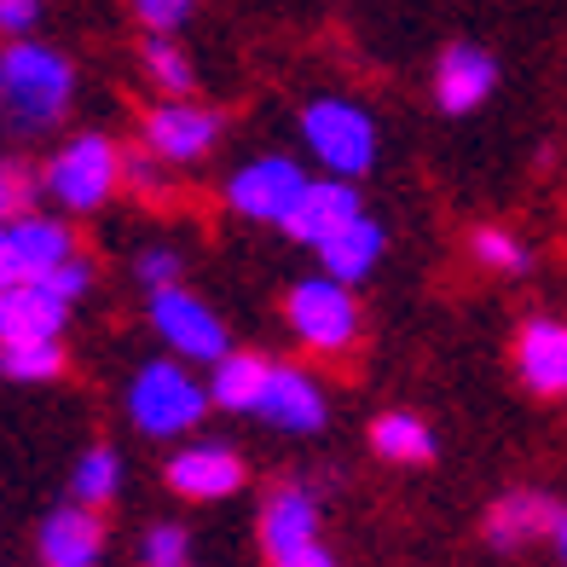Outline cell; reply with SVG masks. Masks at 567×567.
Instances as JSON below:
<instances>
[{
	"label": "cell",
	"instance_id": "6da1fadb",
	"mask_svg": "<svg viewBox=\"0 0 567 567\" xmlns=\"http://www.w3.org/2000/svg\"><path fill=\"white\" fill-rule=\"evenodd\" d=\"M75 93V70L64 53L35 41H12L0 53V116H7L18 134H41L70 111Z\"/></svg>",
	"mask_w": 567,
	"mask_h": 567
},
{
	"label": "cell",
	"instance_id": "7a4b0ae2",
	"mask_svg": "<svg viewBox=\"0 0 567 567\" xmlns=\"http://www.w3.org/2000/svg\"><path fill=\"white\" fill-rule=\"evenodd\" d=\"M203 411H209V394L179 359H151L134 377V389H127V417L151 441H174V434L197 429Z\"/></svg>",
	"mask_w": 567,
	"mask_h": 567
},
{
	"label": "cell",
	"instance_id": "3957f363",
	"mask_svg": "<svg viewBox=\"0 0 567 567\" xmlns=\"http://www.w3.org/2000/svg\"><path fill=\"white\" fill-rule=\"evenodd\" d=\"M301 140L337 179H359L377 168V122L353 99H313L301 116Z\"/></svg>",
	"mask_w": 567,
	"mask_h": 567
},
{
	"label": "cell",
	"instance_id": "277c9868",
	"mask_svg": "<svg viewBox=\"0 0 567 567\" xmlns=\"http://www.w3.org/2000/svg\"><path fill=\"white\" fill-rule=\"evenodd\" d=\"M116 179H122V151L105 134H82V140H70L59 157L47 163L41 186H47V197H53L59 209L93 215V209H105V197L116 192Z\"/></svg>",
	"mask_w": 567,
	"mask_h": 567
},
{
	"label": "cell",
	"instance_id": "5b68a950",
	"mask_svg": "<svg viewBox=\"0 0 567 567\" xmlns=\"http://www.w3.org/2000/svg\"><path fill=\"white\" fill-rule=\"evenodd\" d=\"M284 313H290V330L296 342H307L313 353H348L353 337H359V307H353V290L337 278H301L290 301H284Z\"/></svg>",
	"mask_w": 567,
	"mask_h": 567
},
{
	"label": "cell",
	"instance_id": "8992f818",
	"mask_svg": "<svg viewBox=\"0 0 567 567\" xmlns=\"http://www.w3.org/2000/svg\"><path fill=\"white\" fill-rule=\"evenodd\" d=\"M151 324H157V337L174 348L179 365H215L226 353V324L215 319V307H203L192 290H151Z\"/></svg>",
	"mask_w": 567,
	"mask_h": 567
},
{
	"label": "cell",
	"instance_id": "52a82bcc",
	"mask_svg": "<svg viewBox=\"0 0 567 567\" xmlns=\"http://www.w3.org/2000/svg\"><path fill=\"white\" fill-rule=\"evenodd\" d=\"M301 186H307L301 163H290V157H255L249 168H238L226 179V203L244 220L284 226V215H290V203L301 197Z\"/></svg>",
	"mask_w": 567,
	"mask_h": 567
},
{
	"label": "cell",
	"instance_id": "ba28073f",
	"mask_svg": "<svg viewBox=\"0 0 567 567\" xmlns=\"http://www.w3.org/2000/svg\"><path fill=\"white\" fill-rule=\"evenodd\" d=\"M365 215V203H359V192H353V179H307L301 186V197L290 203V215H284V231H290L296 244H307V249H319V244H330L337 231L348 226V220H359Z\"/></svg>",
	"mask_w": 567,
	"mask_h": 567
},
{
	"label": "cell",
	"instance_id": "9c48e42d",
	"mask_svg": "<svg viewBox=\"0 0 567 567\" xmlns=\"http://www.w3.org/2000/svg\"><path fill=\"white\" fill-rule=\"evenodd\" d=\"M220 140V116L203 111V105H186V99H168L145 116V145L157 163H203Z\"/></svg>",
	"mask_w": 567,
	"mask_h": 567
},
{
	"label": "cell",
	"instance_id": "30bf717a",
	"mask_svg": "<svg viewBox=\"0 0 567 567\" xmlns=\"http://www.w3.org/2000/svg\"><path fill=\"white\" fill-rule=\"evenodd\" d=\"M255 411H261L272 429H284V434H313V429H324L330 405H324V389L301 365H267V382H261Z\"/></svg>",
	"mask_w": 567,
	"mask_h": 567
},
{
	"label": "cell",
	"instance_id": "8fae6325",
	"mask_svg": "<svg viewBox=\"0 0 567 567\" xmlns=\"http://www.w3.org/2000/svg\"><path fill=\"white\" fill-rule=\"evenodd\" d=\"M486 538H493V550H522L533 538H567V522H561V504L545 498V493H504L493 509H486Z\"/></svg>",
	"mask_w": 567,
	"mask_h": 567
},
{
	"label": "cell",
	"instance_id": "7c38bea8",
	"mask_svg": "<svg viewBox=\"0 0 567 567\" xmlns=\"http://www.w3.org/2000/svg\"><path fill=\"white\" fill-rule=\"evenodd\" d=\"M168 486L179 498H197V504H215V498H231L244 486V457L231 446H179L168 457Z\"/></svg>",
	"mask_w": 567,
	"mask_h": 567
},
{
	"label": "cell",
	"instance_id": "4fadbf2b",
	"mask_svg": "<svg viewBox=\"0 0 567 567\" xmlns=\"http://www.w3.org/2000/svg\"><path fill=\"white\" fill-rule=\"evenodd\" d=\"M70 307L59 296H47L35 278H18L0 290V342H53L64 330Z\"/></svg>",
	"mask_w": 567,
	"mask_h": 567
},
{
	"label": "cell",
	"instance_id": "5bb4252c",
	"mask_svg": "<svg viewBox=\"0 0 567 567\" xmlns=\"http://www.w3.org/2000/svg\"><path fill=\"white\" fill-rule=\"evenodd\" d=\"M515 371L533 394L556 400L567 389V330L556 319H527L515 337Z\"/></svg>",
	"mask_w": 567,
	"mask_h": 567
},
{
	"label": "cell",
	"instance_id": "9a60e30c",
	"mask_svg": "<svg viewBox=\"0 0 567 567\" xmlns=\"http://www.w3.org/2000/svg\"><path fill=\"white\" fill-rule=\"evenodd\" d=\"M99 550H105V527L93 509L70 504L41 522V567H99Z\"/></svg>",
	"mask_w": 567,
	"mask_h": 567
},
{
	"label": "cell",
	"instance_id": "2e32d148",
	"mask_svg": "<svg viewBox=\"0 0 567 567\" xmlns=\"http://www.w3.org/2000/svg\"><path fill=\"white\" fill-rule=\"evenodd\" d=\"M493 87H498V64L486 59L481 47H452L441 59V70H434V99H441V111H452V116L486 105Z\"/></svg>",
	"mask_w": 567,
	"mask_h": 567
},
{
	"label": "cell",
	"instance_id": "e0dca14e",
	"mask_svg": "<svg viewBox=\"0 0 567 567\" xmlns=\"http://www.w3.org/2000/svg\"><path fill=\"white\" fill-rule=\"evenodd\" d=\"M7 244H12L18 278H41L47 267H59V261H70V255H75L70 226L53 220V215H12L7 220Z\"/></svg>",
	"mask_w": 567,
	"mask_h": 567
},
{
	"label": "cell",
	"instance_id": "ac0fdd59",
	"mask_svg": "<svg viewBox=\"0 0 567 567\" xmlns=\"http://www.w3.org/2000/svg\"><path fill=\"white\" fill-rule=\"evenodd\" d=\"M319 538V504L313 493H301V486H278V493L261 504V550L267 561L296 550V545H313Z\"/></svg>",
	"mask_w": 567,
	"mask_h": 567
},
{
	"label": "cell",
	"instance_id": "d6986e66",
	"mask_svg": "<svg viewBox=\"0 0 567 567\" xmlns=\"http://www.w3.org/2000/svg\"><path fill=\"white\" fill-rule=\"evenodd\" d=\"M382 244H389V231H382L371 215H359L348 220L330 244H319V261H324V278H337V284H359L377 261H382Z\"/></svg>",
	"mask_w": 567,
	"mask_h": 567
},
{
	"label": "cell",
	"instance_id": "ffe728a7",
	"mask_svg": "<svg viewBox=\"0 0 567 567\" xmlns=\"http://www.w3.org/2000/svg\"><path fill=\"white\" fill-rule=\"evenodd\" d=\"M261 382H267V359L261 353H231L226 348L215 359V377L203 382V394H209V405H226V411H255Z\"/></svg>",
	"mask_w": 567,
	"mask_h": 567
},
{
	"label": "cell",
	"instance_id": "44dd1931",
	"mask_svg": "<svg viewBox=\"0 0 567 567\" xmlns=\"http://www.w3.org/2000/svg\"><path fill=\"white\" fill-rule=\"evenodd\" d=\"M371 446H377V457H389V463H429L434 457V434H429L423 417H411V411H389V417H377Z\"/></svg>",
	"mask_w": 567,
	"mask_h": 567
},
{
	"label": "cell",
	"instance_id": "7402d4cb",
	"mask_svg": "<svg viewBox=\"0 0 567 567\" xmlns=\"http://www.w3.org/2000/svg\"><path fill=\"white\" fill-rule=\"evenodd\" d=\"M116 493H122V457L111 446L82 452V463H75V504L99 509V504H111Z\"/></svg>",
	"mask_w": 567,
	"mask_h": 567
},
{
	"label": "cell",
	"instance_id": "603a6c76",
	"mask_svg": "<svg viewBox=\"0 0 567 567\" xmlns=\"http://www.w3.org/2000/svg\"><path fill=\"white\" fill-rule=\"evenodd\" d=\"M0 371L12 382H53L64 371V348L53 342H0Z\"/></svg>",
	"mask_w": 567,
	"mask_h": 567
},
{
	"label": "cell",
	"instance_id": "cb8c5ba5",
	"mask_svg": "<svg viewBox=\"0 0 567 567\" xmlns=\"http://www.w3.org/2000/svg\"><path fill=\"white\" fill-rule=\"evenodd\" d=\"M145 70H151V82H157L168 99H186L192 82H197V75H192V59L179 53L168 35H151V41H145Z\"/></svg>",
	"mask_w": 567,
	"mask_h": 567
},
{
	"label": "cell",
	"instance_id": "d4e9b609",
	"mask_svg": "<svg viewBox=\"0 0 567 567\" xmlns=\"http://www.w3.org/2000/svg\"><path fill=\"white\" fill-rule=\"evenodd\" d=\"M475 261L493 272H527V244L504 226H481L475 231Z\"/></svg>",
	"mask_w": 567,
	"mask_h": 567
},
{
	"label": "cell",
	"instance_id": "484cf974",
	"mask_svg": "<svg viewBox=\"0 0 567 567\" xmlns=\"http://www.w3.org/2000/svg\"><path fill=\"white\" fill-rule=\"evenodd\" d=\"M186 550H192V538H186V527H174V522H157V527L140 538L145 567H179V561H186Z\"/></svg>",
	"mask_w": 567,
	"mask_h": 567
},
{
	"label": "cell",
	"instance_id": "4316f807",
	"mask_svg": "<svg viewBox=\"0 0 567 567\" xmlns=\"http://www.w3.org/2000/svg\"><path fill=\"white\" fill-rule=\"evenodd\" d=\"M35 284H41L47 296H59V301L70 307V301H75V296H82L87 284H93V267L82 261V255H70V261H59V267H47V272H41Z\"/></svg>",
	"mask_w": 567,
	"mask_h": 567
},
{
	"label": "cell",
	"instance_id": "83f0119b",
	"mask_svg": "<svg viewBox=\"0 0 567 567\" xmlns=\"http://www.w3.org/2000/svg\"><path fill=\"white\" fill-rule=\"evenodd\" d=\"M134 278L145 284V290H168V284H179V255L174 249H145L140 261H134Z\"/></svg>",
	"mask_w": 567,
	"mask_h": 567
},
{
	"label": "cell",
	"instance_id": "f1b7e54d",
	"mask_svg": "<svg viewBox=\"0 0 567 567\" xmlns=\"http://www.w3.org/2000/svg\"><path fill=\"white\" fill-rule=\"evenodd\" d=\"M134 12H140V23H145L151 35H168V30H179V23H186L192 0H134Z\"/></svg>",
	"mask_w": 567,
	"mask_h": 567
},
{
	"label": "cell",
	"instance_id": "f546056e",
	"mask_svg": "<svg viewBox=\"0 0 567 567\" xmlns=\"http://www.w3.org/2000/svg\"><path fill=\"white\" fill-rule=\"evenodd\" d=\"M41 23V0H0V35L23 41Z\"/></svg>",
	"mask_w": 567,
	"mask_h": 567
},
{
	"label": "cell",
	"instance_id": "4dcf8cb0",
	"mask_svg": "<svg viewBox=\"0 0 567 567\" xmlns=\"http://www.w3.org/2000/svg\"><path fill=\"white\" fill-rule=\"evenodd\" d=\"M272 567H337V556H330L319 538L313 545H296V550H284V556H272Z\"/></svg>",
	"mask_w": 567,
	"mask_h": 567
},
{
	"label": "cell",
	"instance_id": "1f68e13d",
	"mask_svg": "<svg viewBox=\"0 0 567 567\" xmlns=\"http://www.w3.org/2000/svg\"><path fill=\"white\" fill-rule=\"evenodd\" d=\"M12 215H23V174L0 168V226H7Z\"/></svg>",
	"mask_w": 567,
	"mask_h": 567
},
{
	"label": "cell",
	"instance_id": "d6a6232c",
	"mask_svg": "<svg viewBox=\"0 0 567 567\" xmlns=\"http://www.w3.org/2000/svg\"><path fill=\"white\" fill-rule=\"evenodd\" d=\"M122 174L134 179V186H145V192H163V179H157V163H151V157H134V151H127V157H122Z\"/></svg>",
	"mask_w": 567,
	"mask_h": 567
},
{
	"label": "cell",
	"instance_id": "836d02e7",
	"mask_svg": "<svg viewBox=\"0 0 567 567\" xmlns=\"http://www.w3.org/2000/svg\"><path fill=\"white\" fill-rule=\"evenodd\" d=\"M18 284V267H12V244H7V226H0V290Z\"/></svg>",
	"mask_w": 567,
	"mask_h": 567
},
{
	"label": "cell",
	"instance_id": "e575fe53",
	"mask_svg": "<svg viewBox=\"0 0 567 567\" xmlns=\"http://www.w3.org/2000/svg\"><path fill=\"white\" fill-rule=\"evenodd\" d=\"M179 567H186V561H179Z\"/></svg>",
	"mask_w": 567,
	"mask_h": 567
}]
</instances>
